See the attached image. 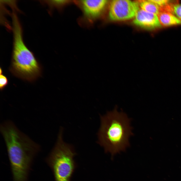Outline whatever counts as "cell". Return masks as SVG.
Returning <instances> with one entry per match:
<instances>
[{"label": "cell", "mask_w": 181, "mask_h": 181, "mask_svg": "<svg viewBox=\"0 0 181 181\" xmlns=\"http://www.w3.org/2000/svg\"><path fill=\"white\" fill-rule=\"evenodd\" d=\"M157 16L161 25L168 26L181 24V20L168 12L161 10Z\"/></svg>", "instance_id": "obj_8"}, {"label": "cell", "mask_w": 181, "mask_h": 181, "mask_svg": "<svg viewBox=\"0 0 181 181\" xmlns=\"http://www.w3.org/2000/svg\"><path fill=\"white\" fill-rule=\"evenodd\" d=\"M82 13L79 20L81 25L89 27L93 25L100 17L107 3L106 0L73 1Z\"/></svg>", "instance_id": "obj_5"}, {"label": "cell", "mask_w": 181, "mask_h": 181, "mask_svg": "<svg viewBox=\"0 0 181 181\" xmlns=\"http://www.w3.org/2000/svg\"><path fill=\"white\" fill-rule=\"evenodd\" d=\"M12 23L13 44L10 70L16 77L32 81L40 76L41 67L33 53L24 42L19 20L14 19Z\"/></svg>", "instance_id": "obj_3"}, {"label": "cell", "mask_w": 181, "mask_h": 181, "mask_svg": "<svg viewBox=\"0 0 181 181\" xmlns=\"http://www.w3.org/2000/svg\"><path fill=\"white\" fill-rule=\"evenodd\" d=\"M137 2L140 9L146 12L157 15L160 11V8L151 0L138 1Z\"/></svg>", "instance_id": "obj_9"}, {"label": "cell", "mask_w": 181, "mask_h": 181, "mask_svg": "<svg viewBox=\"0 0 181 181\" xmlns=\"http://www.w3.org/2000/svg\"><path fill=\"white\" fill-rule=\"evenodd\" d=\"M136 26L145 29H153L161 26L157 15L140 9L133 20Z\"/></svg>", "instance_id": "obj_7"}, {"label": "cell", "mask_w": 181, "mask_h": 181, "mask_svg": "<svg viewBox=\"0 0 181 181\" xmlns=\"http://www.w3.org/2000/svg\"><path fill=\"white\" fill-rule=\"evenodd\" d=\"M116 106L112 111L100 116L101 124L98 133V143L105 153H110L112 159L121 151H125L130 146L129 138L133 135L131 126V119L122 111L119 112Z\"/></svg>", "instance_id": "obj_2"}, {"label": "cell", "mask_w": 181, "mask_h": 181, "mask_svg": "<svg viewBox=\"0 0 181 181\" xmlns=\"http://www.w3.org/2000/svg\"><path fill=\"white\" fill-rule=\"evenodd\" d=\"M168 11L181 20V4H179L177 2L172 3L169 6Z\"/></svg>", "instance_id": "obj_11"}, {"label": "cell", "mask_w": 181, "mask_h": 181, "mask_svg": "<svg viewBox=\"0 0 181 181\" xmlns=\"http://www.w3.org/2000/svg\"><path fill=\"white\" fill-rule=\"evenodd\" d=\"M72 2L70 0H49L46 1L44 2L51 8L61 10Z\"/></svg>", "instance_id": "obj_10"}, {"label": "cell", "mask_w": 181, "mask_h": 181, "mask_svg": "<svg viewBox=\"0 0 181 181\" xmlns=\"http://www.w3.org/2000/svg\"><path fill=\"white\" fill-rule=\"evenodd\" d=\"M140 8L137 1L113 0L110 5L109 17L115 21L129 20L134 17Z\"/></svg>", "instance_id": "obj_6"}, {"label": "cell", "mask_w": 181, "mask_h": 181, "mask_svg": "<svg viewBox=\"0 0 181 181\" xmlns=\"http://www.w3.org/2000/svg\"><path fill=\"white\" fill-rule=\"evenodd\" d=\"M62 129L58 134L56 143L47 158L55 181H70L76 167L74 160L76 153L62 139Z\"/></svg>", "instance_id": "obj_4"}, {"label": "cell", "mask_w": 181, "mask_h": 181, "mask_svg": "<svg viewBox=\"0 0 181 181\" xmlns=\"http://www.w3.org/2000/svg\"><path fill=\"white\" fill-rule=\"evenodd\" d=\"M8 80L7 77L3 74L0 76V89L2 90L8 84Z\"/></svg>", "instance_id": "obj_12"}, {"label": "cell", "mask_w": 181, "mask_h": 181, "mask_svg": "<svg viewBox=\"0 0 181 181\" xmlns=\"http://www.w3.org/2000/svg\"><path fill=\"white\" fill-rule=\"evenodd\" d=\"M0 130L7 147L13 181H27L32 160L40 150L39 145L11 121L2 123Z\"/></svg>", "instance_id": "obj_1"}, {"label": "cell", "mask_w": 181, "mask_h": 181, "mask_svg": "<svg viewBox=\"0 0 181 181\" xmlns=\"http://www.w3.org/2000/svg\"><path fill=\"white\" fill-rule=\"evenodd\" d=\"M3 73V71L2 69V68L1 67L0 68V75H2Z\"/></svg>", "instance_id": "obj_13"}]
</instances>
